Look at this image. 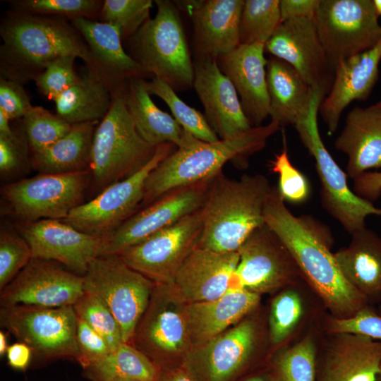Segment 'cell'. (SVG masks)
Segmentation results:
<instances>
[{"instance_id": "7402d4cb", "label": "cell", "mask_w": 381, "mask_h": 381, "mask_svg": "<svg viewBox=\"0 0 381 381\" xmlns=\"http://www.w3.org/2000/svg\"><path fill=\"white\" fill-rule=\"evenodd\" d=\"M265 44H240L217 59L221 71L231 81L253 127L270 116Z\"/></svg>"}, {"instance_id": "ffe728a7", "label": "cell", "mask_w": 381, "mask_h": 381, "mask_svg": "<svg viewBox=\"0 0 381 381\" xmlns=\"http://www.w3.org/2000/svg\"><path fill=\"white\" fill-rule=\"evenodd\" d=\"M26 224L20 233L32 259L61 263L73 272L84 275L91 262L101 255L105 236L80 231L59 219Z\"/></svg>"}, {"instance_id": "6125c7cd", "label": "cell", "mask_w": 381, "mask_h": 381, "mask_svg": "<svg viewBox=\"0 0 381 381\" xmlns=\"http://www.w3.org/2000/svg\"><path fill=\"white\" fill-rule=\"evenodd\" d=\"M376 381H381V365L380 368V370H379Z\"/></svg>"}, {"instance_id": "db71d44e", "label": "cell", "mask_w": 381, "mask_h": 381, "mask_svg": "<svg viewBox=\"0 0 381 381\" xmlns=\"http://www.w3.org/2000/svg\"><path fill=\"white\" fill-rule=\"evenodd\" d=\"M32 352L28 344L21 341L14 343L8 346L6 353L8 364L16 370H25L30 362Z\"/></svg>"}, {"instance_id": "484cf974", "label": "cell", "mask_w": 381, "mask_h": 381, "mask_svg": "<svg viewBox=\"0 0 381 381\" xmlns=\"http://www.w3.org/2000/svg\"><path fill=\"white\" fill-rule=\"evenodd\" d=\"M188 2L194 24L195 58L217 59L240 45L243 0Z\"/></svg>"}, {"instance_id": "d590c367", "label": "cell", "mask_w": 381, "mask_h": 381, "mask_svg": "<svg viewBox=\"0 0 381 381\" xmlns=\"http://www.w3.org/2000/svg\"><path fill=\"white\" fill-rule=\"evenodd\" d=\"M279 0H246L239 25L240 44H265L282 23Z\"/></svg>"}, {"instance_id": "f6af8a7d", "label": "cell", "mask_w": 381, "mask_h": 381, "mask_svg": "<svg viewBox=\"0 0 381 381\" xmlns=\"http://www.w3.org/2000/svg\"><path fill=\"white\" fill-rule=\"evenodd\" d=\"M73 56H63L50 62L33 80L39 90L49 99L54 100L77 82Z\"/></svg>"}, {"instance_id": "4dcf8cb0", "label": "cell", "mask_w": 381, "mask_h": 381, "mask_svg": "<svg viewBox=\"0 0 381 381\" xmlns=\"http://www.w3.org/2000/svg\"><path fill=\"white\" fill-rule=\"evenodd\" d=\"M346 280L367 298L381 295V237L366 226L351 234L346 248L334 253Z\"/></svg>"}, {"instance_id": "e7e4bbea", "label": "cell", "mask_w": 381, "mask_h": 381, "mask_svg": "<svg viewBox=\"0 0 381 381\" xmlns=\"http://www.w3.org/2000/svg\"><path fill=\"white\" fill-rule=\"evenodd\" d=\"M376 105L381 107V99L375 104Z\"/></svg>"}, {"instance_id": "9a60e30c", "label": "cell", "mask_w": 381, "mask_h": 381, "mask_svg": "<svg viewBox=\"0 0 381 381\" xmlns=\"http://www.w3.org/2000/svg\"><path fill=\"white\" fill-rule=\"evenodd\" d=\"M213 179L174 188L134 213L115 231L105 236L101 255H117L200 210Z\"/></svg>"}, {"instance_id": "be15d7a7", "label": "cell", "mask_w": 381, "mask_h": 381, "mask_svg": "<svg viewBox=\"0 0 381 381\" xmlns=\"http://www.w3.org/2000/svg\"><path fill=\"white\" fill-rule=\"evenodd\" d=\"M112 381H140V380L120 379V380H112Z\"/></svg>"}, {"instance_id": "681fc988", "label": "cell", "mask_w": 381, "mask_h": 381, "mask_svg": "<svg viewBox=\"0 0 381 381\" xmlns=\"http://www.w3.org/2000/svg\"><path fill=\"white\" fill-rule=\"evenodd\" d=\"M32 105L22 84L1 77L0 111L10 120L22 119Z\"/></svg>"}, {"instance_id": "d4e9b609", "label": "cell", "mask_w": 381, "mask_h": 381, "mask_svg": "<svg viewBox=\"0 0 381 381\" xmlns=\"http://www.w3.org/2000/svg\"><path fill=\"white\" fill-rule=\"evenodd\" d=\"M380 60L381 39L373 48L337 65L332 87L318 111L329 135L336 132L343 111L352 102L368 97L378 79Z\"/></svg>"}, {"instance_id": "d6986e66", "label": "cell", "mask_w": 381, "mask_h": 381, "mask_svg": "<svg viewBox=\"0 0 381 381\" xmlns=\"http://www.w3.org/2000/svg\"><path fill=\"white\" fill-rule=\"evenodd\" d=\"M256 338L255 323L244 320L193 347L183 359L182 367L196 381H231L249 362Z\"/></svg>"}, {"instance_id": "9f6ffc18", "label": "cell", "mask_w": 381, "mask_h": 381, "mask_svg": "<svg viewBox=\"0 0 381 381\" xmlns=\"http://www.w3.org/2000/svg\"><path fill=\"white\" fill-rule=\"evenodd\" d=\"M10 119L0 111V135H11L14 130L10 126Z\"/></svg>"}, {"instance_id": "f546056e", "label": "cell", "mask_w": 381, "mask_h": 381, "mask_svg": "<svg viewBox=\"0 0 381 381\" xmlns=\"http://www.w3.org/2000/svg\"><path fill=\"white\" fill-rule=\"evenodd\" d=\"M267 84L272 121L295 126L308 114L314 90L289 64L271 56L267 62Z\"/></svg>"}, {"instance_id": "277c9868", "label": "cell", "mask_w": 381, "mask_h": 381, "mask_svg": "<svg viewBox=\"0 0 381 381\" xmlns=\"http://www.w3.org/2000/svg\"><path fill=\"white\" fill-rule=\"evenodd\" d=\"M280 127L271 120L236 137L214 143L193 136L186 146L176 148L150 174L140 206L152 203L174 188L214 178L226 162L246 159L262 150Z\"/></svg>"}, {"instance_id": "03108f58", "label": "cell", "mask_w": 381, "mask_h": 381, "mask_svg": "<svg viewBox=\"0 0 381 381\" xmlns=\"http://www.w3.org/2000/svg\"><path fill=\"white\" fill-rule=\"evenodd\" d=\"M380 315H381V308H380Z\"/></svg>"}, {"instance_id": "3957f363", "label": "cell", "mask_w": 381, "mask_h": 381, "mask_svg": "<svg viewBox=\"0 0 381 381\" xmlns=\"http://www.w3.org/2000/svg\"><path fill=\"white\" fill-rule=\"evenodd\" d=\"M272 186L263 175L238 179L216 175L201 208L202 231L198 246L227 253L238 251L250 234L265 224L264 209Z\"/></svg>"}, {"instance_id": "ba28073f", "label": "cell", "mask_w": 381, "mask_h": 381, "mask_svg": "<svg viewBox=\"0 0 381 381\" xmlns=\"http://www.w3.org/2000/svg\"><path fill=\"white\" fill-rule=\"evenodd\" d=\"M83 277L85 291L103 301L119 324L123 341L130 344L156 284L114 255L94 259Z\"/></svg>"}, {"instance_id": "bcb514c9", "label": "cell", "mask_w": 381, "mask_h": 381, "mask_svg": "<svg viewBox=\"0 0 381 381\" xmlns=\"http://www.w3.org/2000/svg\"><path fill=\"white\" fill-rule=\"evenodd\" d=\"M271 169L278 174V190L284 200L291 203L306 201L310 188L305 176L291 162L286 147L271 162Z\"/></svg>"}, {"instance_id": "816d5d0a", "label": "cell", "mask_w": 381, "mask_h": 381, "mask_svg": "<svg viewBox=\"0 0 381 381\" xmlns=\"http://www.w3.org/2000/svg\"><path fill=\"white\" fill-rule=\"evenodd\" d=\"M320 0H281L279 8L282 22L286 20L314 17Z\"/></svg>"}, {"instance_id": "8fae6325", "label": "cell", "mask_w": 381, "mask_h": 381, "mask_svg": "<svg viewBox=\"0 0 381 381\" xmlns=\"http://www.w3.org/2000/svg\"><path fill=\"white\" fill-rule=\"evenodd\" d=\"M0 324L40 357L77 360L79 356L78 318L73 306H1Z\"/></svg>"}, {"instance_id": "7dc6e473", "label": "cell", "mask_w": 381, "mask_h": 381, "mask_svg": "<svg viewBox=\"0 0 381 381\" xmlns=\"http://www.w3.org/2000/svg\"><path fill=\"white\" fill-rule=\"evenodd\" d=\"M330 328L335 333H353L381 341V315L365 306L349 318L333 319Z\"/></svg>"}, {"instance_id": "7bdbcfd3", "label": "cell", "mask_w": 381, "mask_h": 381, "mask_svg": "<svg viewBox=\"0 0 381 381\" xmlns=\"http://www.w3.org/2000/svg\"><path fill=\"white\" fill-rule=\"evenodd\" d=\"M303 314V305L299 295L293 290L278 294L272 301L269 327L274 344L284 341L298 323Z\"/></svg>"}, {"instance_id": "52a82bcc", "label": "cell", "mask_w": 381, "mask_h": 381, "mask_svg": "<svg viewBox=\"0 0 381 381\" xmlns=\"http://www.w3.org/2000/svg\"><path fill=\"white\" fill-rule=\"evenodd\" d=\"M327 92L314 90L307 116L295 125L301 142L315 161L320 181V200L324 209L351 234L365 227V218L381 215V209L353 192L347 183V174L337 164L325 147L319 133L318 116Z\"/></svg>"}, {"instance_id": "6da1fadb", "label": "cell", "mask_w": 381, "mask_h": 381, "mask_svg": "<svg viewBox=\"0 0 381 381\" xmlns=\"http://www.w3.org/2000/svg\"><path fill=\"white\" fill-rule=\"evenodd\" d=\"M264 219L331 310L351 316L367 306L368 298L346 280L330 251L329 229L310 216L292 214L277 186L267 198Z\"/></svg>"}, {"instance_id": "ab89813d", "label": "cell", "mask_w": 381, "mask_h": 381, "mask_svg": "<svg viewBox=\"0 0 381 381\" xmlns=\"http://www.w3.org/2000/svg\"><path fill=\"white\" fill-rule=\"evenodd\" d=\"M151 0H105L99 19L117 28L122 40L129 39L150 18Z\"/></svg>"}, {"instance_id": "8d00e7d4", "label": "cell", "mask_w": 381, "mask_h": 381, "mask_svg": "<svg viewBox=\"0 0 381 381\" xmlns=\"http://www.w3.org/2000/svg\"><path fill=\"white\" fill-rule=\"evenodd\" d=\"M147 88L150 95L159 97L167 104L173 117L184 131L204 142L214 143L220 140L205 116L185 103L168 84L153 77L147 81Z\"/></svg>"}, {"instance_id": "d6a6232c", "label": "cell", "mask_w": 381, "mask_h": 381, "mask_svg": "<svg viewBox=\"0 0 381 381\" xmlns=\"http://www.w3.org/2000/svg\"><path fill=\"white\" fill-rule=\"evenodd\" d=\"M99 121L74 124L45 150L32 153V167L42 174H65L90 168L92 142Z\"/></svg>"}, {"instance_id": "83f0119b", "label": "cell", "mask_w": 381, "mask_h": 381, "mask_svg": "<svg viewBox=\"0 0 381 381\" xmlns=\"http://www.w3.org/2000/svg\"><path fill=\"white\" fill-rule=\"evenodd\" d=\"M334 147L347 156L346 174L353 180L369 169L381 168V107H353Z\"/></svg>"}, {"instance_id": "4316f807", "label": "cell", "mask_w": 381, "mask_h": 381, "mask_svg": "<svg viewBox=\"0 0 381 381\" xmlns=\"http://www.w3.org/2000/svg\"><path fill=\"white\" fill-rule=\"evenodd\" d=\"M336 334L317 362V381H376L381 341L360 334Z\"/></svg>"}, {"instance_id": "7c38bea8", "label": "cell", "mask_w": 381, "mask_h": 381, "mask_svg": "<svg viewBox=\"0 0 381 381\" xmlns=\"http://www.w3.org/2000/svg\"><path fill=\"white\" fill-rule=\"evenodd\" d=\"M88 182L87 170L41 174L4 186L1 194L13 214L26 223L63 220L83 203Z\"/></svg>"}, {"instance_id": "9c48e42d", "label": "cell", "mask_w": 381, "mask_h": 381, "mask_svg": "<svg viewBox=\"0 0 381 381\" xmlns=\"http://www.w3.org/2000/svg\"><path fill=\"white\" fill-rule=\"evenodd\" d=\"M378 17L372 0H320L314 21L334 71L340 62L380 40Z\"/></svg>"}, {"instance_id": "74e56055", "label": "cell", "mask_w": 381, "mask_h": 381, "mask_svg": "<svg viewBox=\"0 0 381 381\" xmlns=\"http://www.w3.org/2000/svg\"><path fill=\"white\" fill-rule=\"evenodd\" d=\"M22 126L29 147L35 153L64 137L73 125L42 107L32 106L22 118Z\"/></svg>"}, {"instance_id": "1f68e13d", "label": "cell", "mask_w": 381, "mask_h": 381, "mask_svg": "<svg viewBox=\"0 0 381 381\" xmlns=\"http://www.w3.org/2000/svg\"><path fill=\"white\" fill-rule=\"evenodd\" d=\"M126 90V104L135 127L143 140L158 145L169 143L177 148L186 146L192 135L174 118L160 109L152 100L147 81L131 78Z\"/></svg>"}, {"instance_id": "ac0fdd59", "label": "cell", "mask_w": 381, "mask_h": 381, "mask_svg": "<svg viewBox=\"0 0 381 381\" xmlns=\"http://www.w3.org/2000/svg\"><path fill=\"white\" fill-rule=\"evenodd\" d=\"M265 52L291 65L313 89L329 91L334 71L326 56L314 17L282 22L265 44Z\"/></svg>"}, {"instance_id": "30bf717a", "label": "cell", "mask_w": 381, "mask_h": 381, "mask_svg": "<svg viewBox=\"0 0 381 381\" xmlns=\"http://www.w3.org/2000/svg\"><path fill=\"white\" fill-rule=\"evenodd\" d=\"M176 148L169 143L158 145L152 158L139 171L107 187L61 221L92 235L106 236L112 233L141 205L148 176Z\"/></svg>"}, {"instance_id": "f35d334b", "label": "cell", "mask_w": 381, "mask_h": 381, "mask_svg": "<svg viewBox=\"0 0 381 381\" xmlns=\"http://www.w3.org/2000/svg\"><path fill=\"white\" fill-rule=\"evenodd\" d=\"M73 307L76 315L107 341L111 352L125 343L119 324L107 305L97 296L85 291Z\"/></svg>"}, {"instance_id": "e575fe53", "label": "cell", "mask_w": 381, "mask_h": 381, "mask_svg": "<svg viewBox=\"0 0 381 381\" xmlns=\"http://www.w3.org/2000/svg\"><path fill=\"white\" fill-rule=\"evenodd\" d=\"M84 370L92 381H157L161 372L149 357L128 343H122L105 358Z\"/></svg>"}, {"instance_id": "603a6c76", "label": "cell", "mask_w": 381, "mask_h": 381, "mask_svg": "<svg viewBox=\"0 0 381 381\" xmlns=\"http://www.w3.org/2000/svg\"><path fill=\"white\" fill-rule=\"evenodd\" d=\"M70 22L82 35L91 54L93 65L88 71L105 83L114 94L125 90V80L150 75L126 52L117 28L85 18Z\"/></svg>"}, {"instance_id": "836d02e7", "label": "cell", "mask_w": 381, "mask_h": 381, "mask_svg": "<svg viewBox=\"0 0 381 381\" xmlns=\"http://www.w3.org/2000/svg\"><path fill=\"white\" fill-rule=\"evenodd\" d=\"M114 95L105 83L88 71L54 100L56 114L71 125L100 121L109 112Z\"/></svg>"}, {"instance_id": "5b68a950", "label": "cell", "mask_w": 381, "mask_h": 381, "mask_svg": "<svg viewBox=\"0 0 381 381\" xmlns=\"http://www.w3.org/2000/svg\"><path fill=\"white\" fill-rule=\"evenodd\" d=\"M155 3L156 16L128 39L131 57L174 91L186 90L193 85L194 66L178 10L170 1Z\"/></svg>"}, {"instance_id": "b9f144b4", "label": "cell", "mask_w": 381, "mask_h": 381, "mask_svg": "<svg viewBox=\"0 0 381 381\" xmlns=\"http://www.w3.org/2000/svg\"><path fill=\"white\" fill-rule=\"evenodd\" d=\"M315 355L312 339L306 337L278 355L276 375L282 381H317Z\"/></svg>"}, {"instance_id": "cb8c5ba5", "label": "cell", "mask_w": 381, "mask_h": 381, "mask_svg": "<svg viewBox=\"0 0 381 381\" xmlns=\"http://www.w3.org/2000/svg\"><path fill=\"white\" fill-rule=\"evenodd\" d=\"M238 261V251L222 253L197 246L171 286L187 303L218 298L229 289Z\"/></svg>"}, {"instance_id": "60d3db41", "label": "cell", "mask_w": 381, "mask_h": 381, "mask_svg": "<svg viewBox=\"0 0 381 381\" xmlns=\"http://www.w3.org/2000/svg\"><path fill=\"white\" fill-rule=\"evenodd\" d=\"M11 4L16 11L72 20L99 17L104 1L98 0H18Z\"/></svg>"}, {"instance_id": "f1b7e54d", "label": "cell", "mask_w": 381, "mask_h": 381, "mask_svg": "<svg viewBox=\"0 0 381 381\" xmlns=\"http://www.w3.org/2000/svg\"><path fill=\"white\" fill-rule=\"evenodd\" d=\"M259 301L257 294L244 289H229L218 298L187 303L186 314L192 348L238 323Z\"/></svg>"}, {"instance_id": "2e32d148", "label": "cell", "mask_w": 381, "mask_h": 381, "mask_svg": "<svg viewBox=\"0 0 381 381\" xmlns=\"http://www.w3.org/2000/svg\"><path fill=\"white\" fill-rule=\"evenodd\" d=\"M238 252L239 261L229 289L260 295L289 283L300 272L284 244L266 224L255 229Z\"/></svg>"}, {"instance_id": "8992f818", "label": "cell", "mask_w": 381, "mask_h": 381, "mask_svg": "<svg viewBox=\"0 0 381 381\" xmlns=\"http://www.w3.org/2000/svg\"><path fill=\"white\" fill-rule=\"evenodd\" d=\"M126 90L115 94L111 107L94 135L90 169L99 193L136 173L152 158L157 145L138 133L128 112Z\"/></svg>"}, {"instance_id": "680465c9", "label": "cell", "mask_w": 381, "mask_h": 381, "mask_svg": "<svg viewBox=\"0 0 381 381\" xmlns=\"http://www.w3.org/2000/svg\"><path fill=\"white\" fill-rule=\"evenodd\" d=\"M271 377L264 376V375H256L250 377L244 381H270Z\"/></svg>"}, {"instance_id": "7a4b0ae2", "label": "cell", "mask_w": 381, "mask_h": 381, "mask_svg": "<svg viewBox=\"0 0 381 381\" xmlns=\"http://www.w3.org/2000/svg\"><path fill=\"white\" fill-rule=\"evenodd\" d=\"M0 32L2 78L23 84L63 56L80 58L92 68L85 41L66 19L16 11L3 20Z\"/></svg>"}, {"instance_id": "e0dca14e", "label": "cell", "mask_w": 381, "mask_h": 381, "mask_svg": "<svg viewBox=\"0 0 381 381\" xmlns=\"http://www.w3.org/2000/svg\"><path fill=\"white\" fill-rule=\"evenodd\" d=\"M84 292L83 275L64 270L56 262L32 259L1 291L0 303L1 306H73Z\"/></svg>"}, {"instance_id": "4fadbf2b", "label": "cell", "mask_w": 381, "mask_h": 381, "mask_svg": "<svg viewBox=\"0 0 381 381\" xmlns=\"http://www.w3.org/2000/svg\"><path fill=\"white\" fill-rule=\"evenodd\" d=\"M202 227L200 209L117 255L155 284L171 285L185 260L198 246Z\"/></svg>"}, {"instance_id": "c3c4849f", "label": "cell", "mask_w": 381, "mask_h": 381, "mask_svg": "<svg viewBox=\"0 0 381 381\" xmlns=\"http://www.w3.org/2000/svg\"><path fill=\"white\" fill-rule=\"evenodd\" d=\"M78 318L77 344L79 356L77 361L85 369L101 361L111 353L107 341L84 320Z\"/></svg>"}, {"instance_id": "44dd1931", "label": "cell", "mask_w": 381, "mask_h": 381, "mask_svg": "<svg viewBox=\"0 0 381 381\" xmlns=\"http://www.w3.org/2000/svg\"><path fill=\"white\" fill-rule=\"evenodd\" d=\"M193 66V87L219 138L231 139L253 128L233 83L221 71L217 59L195 58Z\"/></svg>"}, {"instance_id": "91938a15", "label": "cell", "mask_w": 381, "mask_h": 381, "mask_svg": "<svg viewBox=\"0 0 381 381\" xmlns=\"http://www.w3.org/2000/svg\"><path fill=\"white\" fill-rule=\"evenodd\" d=\"M375 8L378 16H381V0H373Z\"/></svg>"}, {"instance_id": "f907efd6", "label": "cell", "mask_w": 381, "mask_h": 381, "mask_svg": "<svg viewBox=\"0 0 381 381\" xmlns=\"http://www.w3.org/2000/svg\"><path fill=\"white\" fill-rule=\"evenodd\" d=\"M28 142L14 131L11 135H0V172L8 175L27 161Z\"/></svg>"}, {"instance_id": "f5cc1de1", "label": "cell", "mask_w": 381, "mask_h": 381, "mask_svg": "<svg viewBox=\"0 0 381 381\" xmlns=\"http://www.w3.org/2000/svg\"><path fill=\"white\" fill-rule=\"evenodd\" d=\"M353 190L358 196L373 201L381 195V171L365 172L353 179Z\"/></svg>"}, {"instance_id": "11a10c76", "label": "cell", "mask_w": 381, "mask_h": 381, "mask_svg": "<svg viewBox=\"0 0 381 381\" xmlns=\"http://www.w3.org/2000/svg\"><path fill=\"white\" fill-rule=\"evenodd\" d=\"M157 381H196L182 366L161 370Z\"/></svg>"}, {"instance_id": "6f0895ef", "label": "cell", "mask_w": 381, "mask_h": 381, "mask_svg": "<svg viewBox=\"0 0 381 381\" xmlns=\"http://www.w3.org/2000/svg\"><path fill=\"white\" fill-rule=\"evenodd\" d=\"M8 346L7 344V336L3 331H0V356H4L6 353Z\"/></svg>"}, {"instance_id": "ee69618b", "label": "cell", "mask_w": 381, "mask_h": 381, "mask_svg": "<svg viewBox=\"0 0 381 381\" xmlns=\"http://www.w3.org/2000/svg\"><path fill=\"white\" fill-rule=\"evenodd\" d=\"M28 243L6 231L0 234V289L5 288L32 260Z\"/></svg>"}, {"instance_id": "5bb4252c", "label": "cell", "mask_w": 381, "mask_h": 381, "mask_svg": "<svg viewBox=\"0 0 381 381\" xmlns=\"http://www.w3.org/2000/svg\"><path fill=\"white\" fill-rule=\"evenodd\" d=\"M186 304L171 285L156 284L133 341L158 367L174 358L183 359L192 349Z\"/></svg>"}, {"instance_id": "94428289", "label": "cell", "mask_w": 381, "mask_h": 381, "mask_svg": "<svg viewBox=\"0 0 381 381\" xmlns=\"http://www.w3.org/2000/svg\"><path fill=\"white\" fill-rule=\"evenodd\" d=\"M270 381H282V380L277 375H275L271 377Z\"/></svg>"}]
</instances>
